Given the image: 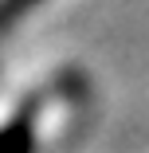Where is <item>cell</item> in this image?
<instances>
[{"mask_svg": "<svg viewBox=\"0 0 149 153\" xmlns=\"http://www.w3.org/2000/svg\"><path fill=\"white\" fill-rule=\"evenodd\" d=\"M0 153H36L32 114H20L16 122H8V126H0Z\"/></svg>", "mask_w": 149, "mask_h": 153, "instance_id": "obj_1", "label": "cell"}, {"mask_svg": "<svg viewBox=\"0 0 149 153\" xmlns=\"http://www.w3.org/2000/svg\"><path fill=\"white\" fill-rule=\"evenodd\" d=\"M36 4H43V0H0V32H8V27H12L24 12H32Z\"/></svg>", "mask_w": 149, "mask_h": 153, "instance_id": "obj_2", "label": "cell"}]
</instances>
